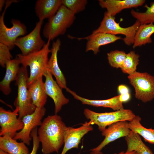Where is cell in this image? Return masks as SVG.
Returning a JSON list of instances; mask_svg holds the SVG:
<instances>
[{"label": "cell", "instance_id": "obj_1", "mask_svg": "<svg viewBox=\"0 0 154 154\" xmlns=\"http://www.w3.org/2000/svg\"><path fill=\"white\" fill-rule=\"evenodd\" d=\"M66 127L61 117L57 114L48 116L44 119L37 131L43 154L58 153L64 144V133Z\"/></svg>", "mask_w": 154, "mask_h": 154}, {"label": "cell", "instance_id": "obj_2", "mask_svg": "<svg viewBox=\"0 0 154 154\" xmlns=\"http://www.w3.org/2000/svg\"><path fill=\"white\" fill-rule=\"evenodd\" d=\"M50 40L48 41L43 47L38 51L24 56L17 54L16 57L22 66L30 68V75L27 80L28 86L40 78L43 77L47 70L48 55L51 52L49 48Z\"/></svg>", "mask_w": 154, "mask_h": 154}, {"label": "cell", "instance_id": "obj_3", "mask_svg": "<svg viewBox=\"0 0 154 154\" xmlns=\"http://www.w3.org/2000/svg\"><path fill=\"white\" fill-rule=\"evenodd\" d=\"M75 14L62 5L56 14L48 19L43 30L44 36L52 40L63 35L66 29L73 24Z\"/></svg>", "mask_w": 154, "mask_h": 154}, {"label": "cell", "instance_id": "obj_4", "mask_svg": "<svg viewBox=\"0 0 154 154\" xmlns=\"http://www.w3.org/2000/svg\"><path fill=\"white\" fill-rule=\"evenodd\" d=\"M28 77L27 67L22 66L15 80L17 94L14 103L15 107L19 108L18 117L20 119L33 113L36 108L33 104L29 93L27 85Z\"/></svg>", "mask_w": 154, "mask_h": 154}, {"label": "cell", "instance_id": "obj_5", "mask_svg": "<svg viewBox=\"0 0 154 154\" xmlns=\"http://www.w3.org/2000/svg\"><path fill=\"white\" fill-rule=\"evenodd\" d=\"M140 23L136 21L132 26L126 28L121 27L119 23L115 21V17L112 16L105 12L100 26L94 30L90 35H93L98 33H106L116 35L122 34L125 36L123 40L127 45L133 44L135 36Z\"/></svg>", "mask_w": 154, "mask_h": 154}, {"label": "cell", "instance_id": "obj_6", "mask_svg": "<svg viewBox=\"0 0 154 154\" xmlns=\"http://www.w3.org/2000/svg\"><path fill=\"white\" fill-rule=\"evenodd\" d=\"M86 117L90 120L92 125L95 124L101 131L106 127L117 122L132 120L136 115L131 110L123 109L110 112L99 113L88 109H85L83 112Z\"/></svg>", "mask_w": 154, "mask_h": 154}, {"label": "cell", "instance_id": "obj_7", "mask_svg": "<svg viewBox=\"0 0 154 154\" xmlns=\"http://www.w3.org/2000/svg\"><path fill=\"white\" fill-rule=\"evenodd\" d=\"M135 90V98L143 103L154 99V76L147 72L136 71L128 76Z\"/></svg>", "mask_w": 154, "mask_h": 154}, {"label": "cell", "instance_id": "obj_8", "mask_svg": "<svg viewBox=\"0 0 154 154\" xmlns=\"http://www.w3.org/2000/svg\"><path fill=\"white\" fill-rule=\"evenodd\" d=\"M15 2L14 0L6 1L4 11L0 17V42L7 46L10 50L14 47L17 39L27 33L26 27L18 20L12 19L11 20L12 26L11 28L7 27L5 24L4 16L6 11Z\"/></svg>", "mask_w": 154, "mask_h": 154}, {"label": "cell", "instance_id": "obj_9", "mask_svg": "<svg viewBox=\"0 0 154 154\" xmlns=\"http://www.w3.org/2000/svg\"><path fill=\"white\" fill-rule=\"evenodd\" d=\"M42 23L43 21H39L30 33L16 40L15 45L19 49L23 55L26 56L38 51L46 44L40 36Z\"/></svg>", "mask_w": 154, "mask_h": 154}, {"label": "cell", "instance_id": "obj_10", "mask_svg": "<svg viewBox=\"0 0 154 154\" xmlns=\"http://www.w3.org/2000/svg\"><path fill=\"white\" fill-rule=\"evenodd\" d=\"M46 111L44 107H36L32 113L27 115L22 119L24 124L23 129L17 132L13 138L15 140H20L26 145H29L32 139L31 136L32 131L38 126H40L41 120L45 114Z\"/></svg>", "mask_w": 154, "mask_h": 154}, {"label": "cell", "instance_id": "obj_11", "mask_svg": "<svg viewBox=\"0 0 154 154\" xmlns=\"http://www.w3.org/2000/svg\"><path fill=\"white\" fill-rule=\"evenodd\" d=\"M19 109L16 107L13 112L0 107V136L8 134L13 138L17 131L21 130L24 126L22 119L17 117Z\"/></svg>", "mask_w": 154, "mask_h": 154}, {"label": "cell", "instance_id": "obj_12", "mask_svg": "<svg viewBox=\"0 0 154 154\" xmlns=\"http://www.w3.org/2000/svg\"><path fill=\"white\" fill-rule=\"evenodd\" d=\"M43 76L45 78L44 86L46 93L53 100L55 106L54 113L57 114L63 106L68 103L69 100L65 96L62 88L53 79L52 75L47 69Z\"/></svg>", "mask_w": 154, "mask_h": 154}, {"label": "cell", "instance_id": "obj_13", "mask_svg": "<svg viewBox=\"0 0 154 154\" xmlns=\"http://www.w3.org/2000/svg\"><path fill=\"white\" fill-rule=\"evenodd\" d=\"M90 121L86 122L78 128L67 127L64 133V146L61 154H65L69 150L78 148L82 137L88 132L93 130Z\"/></svg>", "mask_w": 154, "mask_h": 154}, {"label": "cell", "instance_id": "obj_14", "mask_svg": "<svg viewBox=\"0 0 154 154\" xmlns=\"http://www.w3.org/2000/svg\"><path fill=\"white\" fill-rule=\"evenodd\" d=\"M130 129L128 127V122L122 121L114 123L102 131V135L105 138L96 147L91 149V151H100L110 142L123 137H125L129 133Z\"/></svg>", "mask_w": 154, "mask_h": 154}, {"label": "cell", "instance_id": "obj_15", "mask_svg": "<svg viewBox=\"0 0 154 154\" xmlns=\"http://www.w3.org/2000/svg\"><path fill=\"white\" fill-rule=\"evenodd\" d=\"M61 44V41L59 39L53 42L47 69L54 76L60 86L66 91L68 88L67 87L66 79L60 68L57 60V53L60 50Z\"/></svg>", "mask_w": 154, "mask_h": 154}, {"label": "cell", "instance_id": "obj_16", "mask_svg": "<svg viewBox=\"0 0 154 154\" xmlns=\"http://www.w3.org/2000/svg\"><path fill=\"white\" fill-rule=\"evenodd\" d=\"M99 3L103 8L107 9L106 12L110 15L115 17L123 10L136 8L142 6L144 0H100Z\"/></svg>", "mask_w": 154, "mask_h": 154}, {"label": "cell", "instance_id": "obj_17", "mask_svg": "<svg viewBox=\"0 0 154 154\" xmlns=\"http://www.w3.org/2000/svg\"><path fill=\"white\" fill-rule=\"evenodd\" d=\"M78 40L84 39L88 40L85 51L91 50L94 54L100 51V47L103 45L113 43L121 39L120 36L106 33H98L93 35H89L85 37L76 38Z\"/></svg>", "mask_w": 154, "mask_h": 154}, {"label": "cell", "instance_id": "obj_18", "mask_svg": "<svg viewBox=\"0 0 154 154\" xmlns=\"http://www.w3.org/2000/svg\"><path fill=\"white\" fill-rule=\"evenodd\" d=\"M20 64V62L17 57L8 61L5 64V74L0 82V90L5 95H8L11 92L10 84L17 79L21 68Z\"/></svg>", "mask_w": 154, "mask_h": 154}, {"label": "cell", "instance_id": "obj_19", "mask_svg": "<svg viewBox=\"0 0 154 154\" xmlns=\"http://www.w3.org/2000/svg\"><path fill=\"white\" fill-rule=\"evenodd\" d=\"M66 91L70 94L75 99L80 101L83 104L96 107L110 108L115 111L124 109L123 103L119 100V95L107 99L92 100L82 97L69 88Z\"/></svg>", "mask_w": 154, "mask_h": 154}, {"label": "cell", "instance_id": "obj_20", "mask_svg": "<svg viewBox=\"0 0 154 154\" xmlns=\"http://www.w3.org/2000/svg\"><path fill=\"white\" fill-rule=\"evenodd\" d=\"M62 5V0H38L35 10L39 21L48 19L54 15Z\"/></svg>", "mask_w": 154, "mask_h": 154}, {"label": "cell", "instance_id": "obj_21", "mask_svg": "<svg viewBox=\"0 0 154 154\" xmlns=\"http://www.w3.org/2000/svg\"><path fill=\"white\" fill-rule=\"evenodd\" d=\"M29 95L34 105L38 108H43L47 101L46 94L42 77L28 86Z\"/></svg>", "mask_w": 154, "mask_h": 154}, {"label": "cell", "instance_id": "obj_22", "mask_svg": "<svg viewBox=\"0 0 154 154\" xmlns=\"http://www.w3.org/2000/svg\"><path fill=\"white\" fill-rule=\"evenodd\" d=\"M0 149L9 154H28L29 150L23 142H19L8 134L0 136Z\"/></svg>", "mask_w": 154, "mask_h": 154}, {"label": "cell", "instance_id": "obj_23", "mask_svg": "<svg viewBox=\"0 0 154 154\" xmlns=\"http://www.w3.org/2000/svg\"><path fill=\"white\" fill-rule=\"evenodd\" d=\"M125 139L127 145V151H135L140 154H153L137 133L131 130Z\"/></svg>", "mask_w": 154, "mask_h": 154}, {"label": "cell", "instance_id": "obj_24", "mask_svg": "<svg viewBox=\"0 0 154 154\" xmlns=\"http://www.w3.org/2000/svg\"><path fill=\"white\" fill-rule=\"evenodd\" d=\"M141 120L139 116H136L132 120L128 122L129 128L142 137L146 142L154 144V129L145 127L141 123Z\"/></svg>", "mask_w": 154, "mask_h": 154}, {"label": "cell", "instance_id": "obj_25", "mask_svg": "<svg viewBox=\"0 0 154 154\" xmlns=\"http://www.w3.org/2000/svg\"><path fill=\"white\" fill-rule=\"evenodd\" d=\"M154 33L153 23L141 24L136 33L133 47L135 48L151 43V36Z\"/></svg>", "mask_w": 154, "mask_h": 154}, {"label": "cell", "instance_id": "obj_26", "mask_svg": "<svg viewBox=\"0 0 154 154\" xmlns=\"http://www.w3.org/2000/svg\"><path fill=\"white\" fill-rule=\"evenodd\" d=\"M144 7L146 9L145 12H137L132 9L131 11V15L141 24L153 23H154V1L150 3L149 6L145 4Z\"/></svg>", "mask_w": 154, "mask_h": 154}, {"label": "cell", "instance_id": "obj_27", "mask_svg": "<svg viewBox=\"0 0 154 154\" xmlns=\"http://www.w3.org/2000/svg\"><path fill=\"white\" fill-rule=\"evenodd\" d=\"M139 55L134 51H131L126 54L122 66L121 68L123 72L129 75L136 72L139 63Z\"/></svg>", "mask_w": 154, "mask_h": 154}, {"label": "cell", "instance_id": "obj_28", "mask_svg": "<svg viewBox=\"0 0 154 154\" xmlns=\"http://www.w3.org/2000/svg\"><path fill=\"white\" fill-rule=\"evenodd\" d=\"M126 55L125 52L123 51L116 50L111 51L107 54L108 63L113 67L121 68Z\"/></svg>", "mask_w": 154, "mask_h": 154}, {"label": "cell", "instance_id": "obj_29", "mask_svg": "<svg viewBox=\"0 0 154 154\" xmlns=\"http://www.w3.org/2000/svg\"><path fill=\"white\" fill-rule=\"evenodd\" d=\"M62 5L75 14L85 9L88 1L86 0H62Z\"/></svg>", "mask_w": 154, "mask_h": 154}, {"label": "cell", "instance_id": "obj_30", "mask_svg": "<svg viewBox=\"0 0 154 154\" xmlns=\"http://www.w3.org/2000/svg\"><path fill=\"white\" fill-rule=\"evenodd\" d=\"M10 50L7 46L0 42V64L3 67H5L6 63L12 59Z\"/></svg>", "mask_w": 154, "mask_h": 154}, {"label": "cell", "instance_id": "obj_31", "mask_svg": "<svg viewBox=\"0 0 154 154\" xmlns=\"http://www.w3.org/2000/svg\"><path fill=\"white\" fill-rule=\"evenodd\" d=\"M38 128L37 127L31 131V136L33 141V147L31 152L28 154H37L39 146L40 141L38 134Z\"/></svg>", "mask_w": 154, "mask_h": 154}, {"label": "cell", "instance_id": "obj_32", "mask_svg": "<svg viewBox=\"0 0 154 154\" xmlns=\"http://www.w3.org/2000/svg\"><path fill=\"white\" fill-rule=\"evenodd\" d=\"M118 90L120 94L130 93L128 88L126 86L123 84H121L118 86Z\"/></svg>", "mask_w": 154, "mask_h": 154}, {"label": "cell", "instance_id": "obj_33", "mask_svg": "<svg viewBox=\"0 0 154 154\" xmlns=\"http://www.w3.org/2000/svg\"><path fill=\"white\" fill-rule=\"evenodd\" d=\"M131 98V95L130 93L123 94H120L119 99L122 102L128 101Z\"/></svg>", "mask_w": 154, "mask_h": 154}, {"label": "cell", "instance_id": "obj_34", "mask_svg": "<svg viewBox=\"0 0 154 154\" xmlns=\"http://www.w3.org/2000/svg\"><path fill=\"white\" fill-rule=\"evenodd\" d=\"M122 154H140L137 152L135 151H127L124 152Z\"/></svg>", "mask_w": 154, "mask_h": 154}, {"label": "cell", "instance_id": "obj_35", "mask_svg": "<svg viewBox=\"0 0 154 154\" xmlns=\"http://www.w3.org/2000/svg\"><path fill=\"white\" fill-rule=\"evenodd\" d=\"M6 1L4 0H0V11L1 12L2 9L4 4H5Z\"/></svg>", "mask_w": 154, "mask_h": 154}, {"label": "cell", "instance_id": "obj_36", "mask_svg": "<svg viewBox=\"0 0 154 154\" xmlns=\"http://www.w3.org/2000/svg\"><path fill=\"white\" fill-rule=\"evenodd\" d=\"M90 154H103L101 151H91Z\"/></svg>", "mask_w": 154, "mask_h": 154}, {"label": "cell", "instance_id": "obj_37", "mask_svg": "<svg viewBox=\"0 0 154 154\" xmlns=\"http://www.w3.org/2000/svg\"><path fill=\"white\" fill-rule=\"evenodd\" d=\"M0 154H9L6 152H5L2 150L0 149Z\"/></svg>", "mask_w": 154, "mask_h": 154}, {"label": "cell", "instance_id": "obj_38", "mask_svg": "<svg viewBox=\"0 0 154 154\" xmlns=\"http://www.w3.org/2000/svg\"><path fill=\"white\" fill-rule=\"evenodd\" d=\"M124 152V151H121L118 153H115L114 154H122V153Z\"/></svg>", "mask_w": 154, "mask_h": 154}]
</instances>
